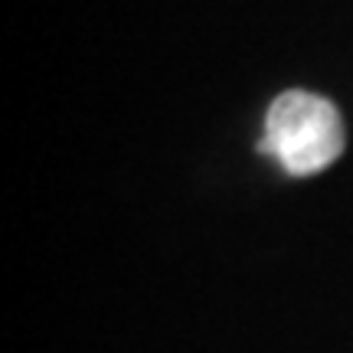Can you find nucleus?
I'll use <instances>...</instances> for the list:
<instances>
[{"label": "nucleus", "instance_id": "f257e3e1", "mask_svg": "<svg viewBox=\"0 0 353 353\" xmlns=\"http://www.w3.org/2000/svg\"><path fill=\"white\" fill-rule=\"evenodd\" d=\"M262 148L288 174H317L341 157L343 121L327 99L311 92H285L265 114Z\"/></svg>", "mask_w": 353, "mask_h": 353}]
</instances>
